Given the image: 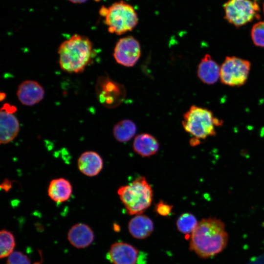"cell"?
<instances>
[{"label":"cell","instance_id":"cell-1","mask_svg":"<svg viewBox=\"0 0 264 264\" xmlns=\"http://www.w3.org/2000/svg\"><path fill=\"white\" fill-rule=\"evenodd\" d=\"M228 235L224 223L216 217L203 219L191 234L189 248L202 259L214 257L226 247Z\"/></svg>","mask_w":264,"mask_h":264},{"label":"cell","instance_id":"cell-2","mask_svg":"<svg viewBox=\"0 0 264 264\" xmlns=\"http://www.w3.org/2000/svg\"><path fill=\"white\" fill-rule=\"evenodd\" d=\"M58 53L62 69L68 73H79L91 61L93 45L87 37L74 34L60 45Z\"/></svg>","mask_w":264,"mask_h":264},{"label":"cell","instance_id":"cell-3","mask_svg":"<svg viewBox=\"0 0 264 264\" xmlns=\"http://www.w3.org/2000/svg\"><path fill=\"white\" fill-rule=\"evenodd\" d=\"M117 193L127 213L130 215L143 213L151 205L153 197L152 187L143 176L121 186Z\"/></svg>","mask_w":264,"mask_h":264},{"label":"cell","instance_id":"cell-4","mask_svg":"<svg viewBox=\"0 0 264 264\" xmlns=\"http://www.w3.org/2000/svg\"><path fill=\"white\" fill-rule=\"evenodd\" d=\"M222 123V120L214 116L211 110L195 105L183 114L182 121L184 130L198 140L215 136L216 127Z\"/></svg>","mask_w":264,"mask_h":264},{"label":"cell","instance_id":"cell-5","mask_svg":"<svg viewBox=\"0 0 264 264\" xmlns=\"http://www.w3.org/2000/svg\"><path fill=\"white\" fill-rule=\"evenodd\" d=\"M104 17L109 32L118 35L132 31L138 23L137 15L133 7L122 0L107 8Z\"/></svg>","mask_w":264,"mask_h":264},{"label":"cell","instance_id":"cell-6","mask_svg":"<svg viewBox=\"0 0 264 264\" xmlns=\"http://www.w3.org/2000/svg\"><path fill=\"white\" fill-rule=\"evenodd\" d=\"M224 19L237 27L260 19V8L256 2L250 0H228L223 4Z\"/></svg>","mask_w":264,"mask_h":264},{"label":"cell","instance_id":"cell-7","mask_svg":"<svg viewBox=\"0 0 264 264\" xmlns=\"http://www.w3.org/2000/svg\"><path fill=\"white\" fill-rule=\"evenodd\" d=\"M250 68L249 61L235 56H227L220 66L221 82L232 87L242 86L247 80Z\"/></svg>","mask_w":264,"mask_h":264},{"label":"cell","instance_id":"cell-8","mask_svg":"<svg viewBox=\"0 0 264 264\" xmlns=\"http://www.w3.org/2000/svg\"><path fill=\"white\" fill-rule=\"evenodd\" d=\"M96 93L99 102L109 108L119 106L126 97L125 87L106 76L98 78L96 86Z\"/></svg>","mask_w":264,"mask_h":264},{"label":"cell","instance_id":"cell-9","mask_svg":"<svg viewBox=\"0 0 264 264\" xmlns=\"http://www.w3.org/2000/svg\"><path fill=\"white\" fill-rule=\"evenodd\" d=\"M141 54L138 41L132 36L120 39L116 43L113 56L117 63L127 67L133 66Z\"/></svg>","mask_w":264,"mask_h":264},{"label":"cell","instance_id":"cell-10","mask_svg":"<svg viewBox=\"0 0 264 264\" xmlns=\"http://www.w3.org/2000/svg\"><path fill=\"white\" fill-rule=\"evenodd\" d=\"M16 107L5 103L0 111V142L1 144L13 141L20 131L19 122L14 115Z\"/></svg>","mask_w":264,"mask_h":264},{"label":"cell","instance_id":"cell-11","mask_svg":"<svg viewBox=\"0 0 264 264\" xmlns=\"http://www.w3.org/2000/svg\"><path fill=\"white\" fill-rule=\"evenodd\" d=\"M140 256V252L133 246L117 242L110 246L107 258L113 264H137Z\"/></svg>","mask_w":264,"mask_h":264},{"label":"cell","instance_id":"cell-12","mask_svg":"<svg viewBox=\"0 0 264 264\" xmlns=\"http://www.w3.org/2000/svg\"><path fill=\"white\" fill-rule=\"evenodd\" d=\"M17 96L22 105L31 106L44 99V90L38 82L33 80H25L19 86Z\"/></svg>","mask_w":264,"mask_h":264},{"label":"cell","instance_id":"cell-13","mask_svg":"<svg viewBox=\"0 0 264 264\" xmlns=\"http://www.w3.org/2000/svg\"><path fill=\"white\" fill-rule=\"evenodd\" d=\"M79 170L88 176H94L98 175L103 169V161L96 152L88 151L83 153L77 161Z\"/></svg>","mask_w":264,"mask_h":264},{"label":"cell","instance_id":"cell-14","mask_svg":"<svg viewBox=\"0 0 264 264\" xmlns=\"http://www.w3.org/2000/svg\"><path fill=\"white\" fill-rule=\"evenodd\" d=\"M93 232L88 225L79 223L72 226L67 233L70 243L77 248L89 246L94 240Z\"/></svg>","mask_w":264,"mask_h":264},{"label":"cell","instance_id":"cell-15","mask_svg":"<svg viewBox=\"0 0 264 264\" xmlns=\"http://www.w3.org/2000/svg\"><path fill=\"white\" fill-rule=\"evenodd\" d=\"M220 67L208 54L201 60L198 67L197 74L199 79L204 84L212 85L220 78Z\"/></svg>","mask_w":264,"mask_h":264},{"label":"cell","instance_id":"cell-16","mask_svg":"<svg viewBox=\"0 0 264 264\" xmlns=\"http://www.w3.org/2000/svg\"><path fill=\"white\" fill-rule=\"evenodd\" d=\"M154 223L152 220L144 215H135L129 221L128 229L132 236L138 239H144L149 237L154 230Z\"/></svg>","mask_w":264,"mask_h":264},{"label":"cell","instance_id":"cell-17","mask_svg":"<svg viewBox=\"0 0 264 264\" xmlns=\"http://www.w3.org/2000/svg\"><path fill=\"white\" fill-rule=\"evenodd\" d=\"M72 187L70 182L64 178H57L50 181L48 187V195L58 203L67 200L71 197Z\"/></svg>","mask_w":264,"mask_h":264},{"label":"cell","instance_id":"cell-18","mask_svg":"<svg viewBox=\"0 0 264 264\" xmlns=\"http://www.w3.org/2000/svg\"><path fill=\"white\" fill-rule=\"evenodd\" d=\"M159 148L157 139L149 133H141L134 138L133 149L138 154L149 157L156 154Z\"/></svg>","mask_w":264,"mask_h":264},{"label":"cell","instance_id":"cell-19","mask_svg":"<svg viewBox=\"0 0 264 264\" xmlns=\"http://www.w3.org/2000/svg\"><path fill=\"white\" fill-rule=\"evenodd\" d=\"M136 132L135 124L131 120L124 119L118 122L113 127L114 138L120 142L131 140Z\"/></svg>","mask_w":264,"mask_h":264},{"label":"cell","instance_id":"cell-20","mask_svg":"<svg viewBox=\"0 0 264 264\" xmlns=\"http://www.w3.org/2000/svg\"><path fill=\"white\" fill-rule=\"evenodd\" d=\"M198 222L194 215L190 213H185L178 218L176 225L180 232L189 235L193 232Z\"/></svg>","mask_w":264,"mask_h":264},{"label":"cell","instance_id":"cell-21","mask_svg":"<svg viewBox=\"0 0 264 264\" xmlns=\"http://www.w3.org/2000/svg\"><path fill=\"white\" fill-rule=\"evenodd\" d=\"M0 257L9 256L13 252L15 246L14 236L9 231L2 229L0 233Z\"/></svg>","mask_w":264,"mask_h":264},{"label":"cell","instance_id":"cell-22","mask_svg":"<svg viewBox=\"0 0 264 264\" xmlns=\"http://www.w3.org/2000/svg\"><path fill=\"white\" fill-rule=\"evenodd\" d=\"M251 36L255 45L264 47V21L258 22L253 26Z\"/></svg>","mask_w":264,"mask_h":264},{"label":"cell","instance_id":"cell-23","mask_svg":"<svg viewBox=\"0 0 264 264\" xmlns=\"http://www.w3.org/2000/svg\"><path fill=\"white\" fill-rule=\"evenodd\" d=\"M6 264H31L27 256L20 251L13 252L9 256Z\"/></svg>","mask_w":264,"mask_h":264},{"label":"cell","instance_id":"cell-24","mask_svg":"<svg viewBox=\"0 0 264 264\" xmlns=\"http://www.w3.org/2000/svg\"><path fill=\"white\" fill-rule=\"evenodd\" d=\"M173 205L168 204L160 200L155 205V211L157 214L162 216H168L172 211Z\"/></svg>","mask_w":264,"mask_h":264},{"label":"cell","instance_id":"cell-25","mask_svg":"<svg viewBox=\"0 0 264 264\" xmlns=\"http://www.w3.org/2000/svg\"><path fill=\"white\" fill-rule=\"evenodd\" d=\"M12 187V181L8 179H5L0 184V188L7 192Z\"/></svg>","mask_w":264,"mask_h":264},{"label":"cell","instance_id":"cell-26","mask_svg":"<svg viewBox=\"0 0 264 264\" xmlns=\"http://www.w3.org/2000/svg\"><path fill=\"white\" fill-rule=\"evenodd\" d=\"M70 2L74 3H81L86 2L87 0H69Z\"/></svg>","mask_w":264,"mask_h":264},{"label":"cell","instance_id":"cell-27","mask_svg":"<svg viewBox=\"0 0 264 264\" xmlns=\"http://www.w3.org/2000/svg\"><path fill=\"white\" fill-rule=\"evenodd\" d=\"M263 9H264V4H263Z\"/></svg>","mask_w":264,"mask_h":264}]
</instances>
